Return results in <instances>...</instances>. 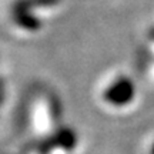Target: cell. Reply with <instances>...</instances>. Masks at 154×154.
Wrapping results in <instances>:
<instances>
[{
  "instance_id": "obj_1",
  "label": "cell",
  "mask_w": 154,
  "mask_h": 154,
  "mask_svg": "<svg viewBox=\"0 0 154 154\" xmlns=\"http://www.w3.org/2000/svg\"><path fill=\"white\" fill-rule=\"evenodd\" d=\"M131 96V87L128 82H121L117 86L111 88L110 91L107 93V99L114 101V103H124L130 99Z\"/></svg>"
}]
</instances>
